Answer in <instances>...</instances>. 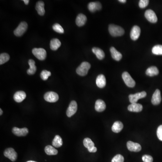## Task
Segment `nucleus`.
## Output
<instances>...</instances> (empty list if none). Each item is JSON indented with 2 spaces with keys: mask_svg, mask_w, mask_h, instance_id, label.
Returning a JSON list of instances; mask_svg holds the SVG:
<instances>
[{
  "mask_svg": "<svg viewBox=\"0 0 162 162\" xmlns=\"http://www.w3.org/2000/svg\"><path fill=\"white\" fill-rule=\"evenodd\" d=\"M109 33L113 36H119L124 34V30L123 28L114 25H110L108 27Z\"/></svg>",
  "mask_w": 162,
  "mask_h": 162,
  "instance_id": "obj_1",
  "label": "nucleus"
},
{
  "mask_svg": "<svg viewBox=\"0 0 162 162\" xmlns=\"http://www.w3.org/2000/svg\"><path fill=\"white\" fill-rule=\"evenodd\" d=\"M91 65L89 63L87 62H82L77 68V73L81 76H84L88 74Z\"/></svg>",
  "mask_w": 162,
  "mask_h": 162,
  "instance_id": "obj_2",
  "label": "nucleus"
},
{
  "mask_svg": "<svg viewBox=\"0 0 162 162\" xmlns=\"http://www.w3.org/2000/svg\"><path fill=\"white\" fill-rule=\"evenodd\" d=\"M32 53L36 58L40 60H44L47 56L46 51L42 48H35L32 50Z\"/></svg>",
  "mask_w": 162,
  "mask_h": 162,
  "instance_id": "obj_3",
  "label": "nucleus"
},
{
  "mask_svg": "<svg viewBox=\"0 0 162 162\" xmlns=\"http://www.w3.org/2000/svg\"><path fill=\"white\" fill-rule=\"evenodd\" d=\"M122 78L127 86L129 88H134L136 82L128 72H124L122 74Z\"/></svg>",
  "mask_w": 162,
  "mask_h": 162,
  "instance_id": "obj_4",
  "label": "nucleus"
},
{
  "mask_svg": "<svg viewBox=\"0 0 162 162\" xmlns=\"http://www.w3.org/2000/svg\"><path fill=\"white\" fill-rule=\"evenodd\" d=\"M27 24L26 22H22L19 24L18 27L14 31V34L17 36L23 35L27 28Z\"/></svg>",
  "mask_w": 162,
  "mask_h": 162,
  "instance_id": "obj_5",
  "label": "nucleus"
},
{
  "mask_svg": "<svg viewBox=\"0 0 162 162\" xmlns=\"http://www.w3.org/2000/svg\"><path fill=\"white\" fill-rule=\"evenodd\" d=\"M44 99L48 102L54 103L59 100V96L56 92L49 91L44 95Z\"/></svg>",
  "mask_w": 162,
  "mask_h": 162,
  "instance_id": "obj_6",
  "label": "nucleus"
},
{
  "mask_svg": "<svg viewBox=\"0 0 162 162\" xmlns=\"http://www.w3.org/2000/svg\"><path fill=\"white\" fill-rule=\"evenodd\" d=\"M146 91L138 92L135 94H130L129 96V101L132 104L137 103V101L140 99L143 98L146 96Z\"/></svg>",
  "mask_w": 162,
  "mask_h": 162,
  "instance_id": "obj_7",
  "label": "nucleus"
},
{
  "mask_svg": "<svg viewBox=\"0 0 162 162\" xmlns=\"http://www.w3.org/2000/svg\"><path fill=\"white\" fill-rule=\"evenodd\" d=\"M4 155L6 157L9 158L12 162H15L17 158V154L14 150V149L9 148L7 149L4 151Z\"/></svg>",
  "mask_w": 162,
  "mask_h": 162,
  "instance_id": "obj_8",
  "label": "nucleus"
},
{
  "mask_svg": "<svg viewBox=\"0 0 162 162\" xmlns=\"http://www.w3.org/2000/svg\"><path fill=\"white\" fill-rule=\"evenodd\" d=\"M145 17L150 23H156L158 21L157 17L155 12L152 10H146L145 14Z\"/></svg>",
  "mask_w": 162,
  "mask_h": 162,
  "instance_id": "obj_9",
  "label": "nucleus"
},
{
  "mask_svg": "<svg viewBox=\"0 0 162 162\" xmlns=\"http://www.w3.org/2000/svg\"><path fill=\"white\" fill-rule=\"evenodd\" d=\"M77 109V103L74 100H73L70 102L68 108L66 111L67 115L68 117H71V116L74 114L76 113Z\"/></svg>",
  "mask_w": 162,
  "mask_h": 162,
  "instance_id": "obj_10",
  "label": "nucleus"
},
{
  "mask_svg": "<svg viewBox=\"0 0 162 162\" xmlns=\"http://www.w3.org/2000/svg\"><path fill=\"white\" fill-rule=\"evenodd\" d=\"M127 148L130 151L132 152H138L141 150V146L139 144L131 141L127 142Z\"/></svg>",
  "mask_w": 162,
  "mask_h": 162,
  "instance_id": "obj_11",
  "label": "nucleus"
},
{
  "mask_svg": "<svg viewBox=\"0 0 162 162\" xmlns=\"http://www.w3.org/2000/svg\"><path fill=\"white\" fill-rule=\"evenodd\" d=\"M12 132L15 135L18 137H25L28 134V130L27 128L19 129L16 127H14L12 129Z\"/></svg>",
  "mask_w": 162,
  "mask_h": 162,
  "instance_id": "obj_12",
  "label": "nucleus"
},
{
  "mask_svg": "<svg viewBox=\"0 0 162 162\" xmlns=\"http://www.w3.org/2000/svg\"><path fill=\"white\" fill-rule=\"evenodd\" d=\"M140 28L138 26L135 25L132 27L130 33L131 39L133 41H136L138 39L140 36Z\"/></svg>",
  "mask_w": 162,
  "mask_h": 162,
  "instance_id": "obj_13",
  "label": "nucleus"
},
{
  "mask_svg": "<svg viewBox=\"0 0 162 162\" xmlns=\"http://www.w3.org/2000/svg\"><path fill=\"white\" fill-rule=\"evenodd\" d=\"M161 100H162V98H161V92L160 90L156 89L152 96L151 102L154 105H159L161 102Z\"/></svg>",
  "mask_w": 162,
  "mask_h": 162,
  "instance_id": "obj_14",
  "label": "nucleus"
},
{
  "mask_svg": "<svg viewBox=\"0 0 162 162\" xmlns=\"http://www.w3.org/2000/svg\"><path fill=\"white\" fill-rule=\"evenodd\" d=\"M88 8L91 12L100 10L102 8V5L99 2H91L88 5Z\"/></svg>",
  "mask_w": 162,
  "mask_h": 162,
  "instance_id": "obj_15",
  "label": "nucleus"
},
{
  "mask_svg": "<svg viewBox=\"0 0 162 162\" xmlns=\"http://www.w3.org/2000/svg\"><path fill=\"white\" fill-rule=\"evenodd\" d=\"M106 81L105 76L100 74L98 76L96 79V84L98 87L100 88H103L106 86Z\"/></svg>",
  "mask_w": 162,
  "mask_h": 162,
  "instance_id": "obj_16",
  "label": "nucleus"
},
{
  "mask_svg": "<svg viewBox=\"0 0 162 162\" xmlns=\"http://www.w3.org/2000/svg\"><path fill=\"white\" fill-rule=\"evenodd\" d=\"M26 97V94L23 91H17L14 96V99L17 103L22 102Z\"/></svg>",
  "mask_w": 162,
  "mask_h": 162,
  "instance_id": "obj_17",
  "label": "nucleus"
},
{
  "mask_svg": "<svg viewBox=\"0 0 162 162\" xmlns=\"http://www.w3.org/2000/svg\"><path fill=\"white\" fill-rule=\"evenodd\" d=\"M95 108L96 111L97 112H103L106 108V103L102 100H97L95 103Z\"/></svg>",
  "mask_w": 162,
  "mask_h": 162,
  "instance_id": "obj_18",
  "label": "nucleus"
},
{
  "mask_svg": "<svg viewBox=\"0 0 162 162\" xmlns=\"http://www.w3.org/2000/svg\"><path fill=\"white\" fill-rule=\"evenodd\" d=\"M128 110L131 112H140L143 109V106L141 104L132 103L128 106Z\"/></svg>",
  "mask_w": 162,
  "mask_h": 162,
  "instance_id": "obj_19",
  "label": "nucleus"
},
{
  "mask_svg": "<svg viewBox=\"0 0 162 162\" xmlns=\"http://www.w3.org/2000/svg\"><path fill=\"white\" fill-rule=\"evenodd\" d=\"M87 18L86 16L82 14H80L77 16L76 19V23L78 27H82L85 25Z\"/></svg>",
  "mask_w": 162,
  "mask_h": 162,
  "instance_id": "obj_20",
  "label": "nucleus"
},
{
  "mask_svg": "<svg viewBox=\"0 0 162 162\" xmlns=\"http://www.w3.org/2000/svg\"><path fill=\"white\" fill-rule=\"evenodd\" d=\"M111 56L113 59L117 61H119L122 58V55L119 51H117L114 47H111L110 49Z\"/></svg>",
  "mask_w": 162,
  "mask_h": 162,
  "instance_id": "obj_21",
  "label": "nucleus"
},
{
  "mask_svg": "<svg viewBox=\"0 0 162 162\" xmlns=\"http://www.w3.org/2000/svg\"><path fill=\"white\" fill-rule=\"evenodd\" d=\"M44 3L42 1H38L36 6V10L40 16H42L45 14V10L44 8Z\"/></svg>",
  "mask_w": 162,
  "mask_h": 162,
  "instance_id": "obj_22",
  "label": "nucleus"
},
{
  "mask_svg": "<svg viewBox=\"0 0 162 162\" xmlns=\"http://www.w3.org/2000/svg\"><path fill=\"white\" fill-rule=\"evenodd\" d=\"M123 125L122 123L120 121H116L113 124L112 127V130L115 133H119L122 130Z\"/></svg>",
  "mask_w": 162,
  "mask_h": 162,
  "instance_id": "obj_23",
  "label": "nucleus"
},
{
  "mask_svg": "<svg viewBox=\"0 0 162 162\" xmlns=\"http://www.w3.org/2000/svg\"><path fill=\"white\" fill-rule=\"evenodd\" d=\"M28 65H29V68L27 69V72L29 75H33L35 73L36 70V67L35 65V62L34 60L32 59H29L28 60Z\"/></svg>",
  "mask_w": 162,
  "mask_h": 162,
  "instance_id": "obj_24",
  "label": "nucleus"
},
{
  "mask_svg": "<svg viewBox=\"0 0 162 162\" xmlns=\"http://www.w3.org/2000/svg\"><path fill=\"white\" fill-rule=\"evenodd\" d=\"M92 52L96 55L99 59H103L105 57V54L104 51L101 49L97 48H93L92 49Z\"/></svg>",
  "mask_w": 162,
  "mask_h": 162,
  "instance_id": "obj_25",
  "label": "nucleus"
},
{
  "mask_svg": "<svg viewBox=\"0 0 162 162\" xmlns=\"http://www.w3.org/2000/svg\"><path fill=\"white\" fill-rule=\"evenodd\" d=\"M61 42L57 38H54L51 41L50 48L52 50L56 51L61 46Z\"/></svg>",
  "mask_w": 162,
  "mask_h": 162,
  "instance_id": "obj_26",
  "label": "nucleus"
},
{
  "mask_svg": "<svg viewBox=\"0 0 162 162\" xmlns=\"http://www.w3.org/2000/svg\"><path fill=\"white\" fill-rule=\"evenodd\" d=\"M159 74V71L155 66H151L147 68L146 71V74L149 76L153 77Z\"/></svg>",
  "mask_w": 162,
  "mask_h": 162,
  "instance_id": "obj_27",
  "label": "nucleus"
},
{
  "mask_svg": "<svg viewBox=\"0 0 162 162\" xmlns=\"http://www.w3.org/2000/svg\"><path fill=\"white\" fill-rule=\"evenodd\" d=\"M52 146L56 148L61 147L63 145L62 138L59 135H56L52 141Z\"/></svg>",
  "mask_w": 162,
  "mask_h": 162,
  "instance_id": "obj_28",
  "label": "nucleus"
},
{
  "mask_svg": "<svg viewBox=\"0 0 162 162\" xmlns=\"http://www.w3.org/2000/svg\"><path fill=\"white\" fill-rule=\"evenodd\" d=\"M83 145L85 147L88 148V151L95 147V144L91 139L89 138L84 139L83 140Z\"/></svg>",
  "mask_w": 162,
  "mask_h": 162,
  "instance_id": "obj_29",
  "label": "nucleus"
},
{
  "mask_svg": "<svg viewBox=\"0 0 162 162\" xmlns=\"http://www.w3.org/2000/svg\"><path fill=\"white\" fill-rule=\"evenodd\" d=\"M45 151L49 155H55L58 154V150L51 146H48L45 147Z\"/></svg>",
  "mask_w": 162,
  "mask_h": 162,
  "instance_id": "obj_30",
  "label": "nucleus"
},
{
  "mask_svg": "<svg viewBox=\"0 0 162 162\" xmlns=\"http://www.w3.org/2000/svg\"><path fill=\"white\" fill-rule=\"evenodd\" d=\"M152 53L156 55H162V45L154 46L152 50Z\"/></svg>",
  "mask_w": 162,
  "mask_h": 162,
  "instance_id": "obj_31",
  "label": "nucleus"
},
{
  "mask_svg": "<svg viewBox=\"0 0 162 162\" xmlns=\"http://www.w3.org/2000/svg\"><path fill=\"white\" fill-rule=\"evenodd\" d=\"M10 59V56L7 53H1L0 55V65H3Z\"/></svg>",
  "mask_w": 162,
  "mask_h": 162,
  "instance_id": "obj_32",
  "label": "nucleus"
},
{
  "mask_svg": "<svg viewBox=\"0 0 162 162\" xmlns=\"http://www.w3.org/2000/svg\"><path fill=\"white\" fill-rule=\"evenodd\" d=\"M52 28H53V30L57 33L62 34L64 33V30L63 27L60 25L57 24V23L54 24L52 26Z\"/></svg>",
  "mask_w": 162,
  "mask_h": 162,
  "instance_id": "obj_33",
  "label": "nucleus"
},
{
  "mask_svg": "<svg viewBox=\"0 0 162 162\" xmlns=\"http://www.w3.org/2000/svg\"><path fill=\"white\" fill-rule=\"evenodd\" d=\"M51 75V73L48 70H43L41 73V77L44 81H46L48 78Z\"/></svg>",
  "mask_w": 162,
  "mask_h": 162,
  "instance_id": "obj_34",
  "label": "nucleus"
},
{
  "mask_svg": "<svg viewBox=\"0 0 162 162\" xmlns=\"http://www.w3.org/2000/svg\"><path fill=\"white\" fill-rule=\"evenodd\" d=\"M124 161L123 156L121 155H117L113 158L111 162H123Z\"/></svg>",
  "mask_w": 162,
  "mask_h": 162,
  "instance_id": "obj_35",
  "label": "nucleus"
},
{
  "mask_svg": "<svg viewBox=\"0 0 162 162\" xmlns=\"http://www.w3.org/2000/svg\"><path fill=\"white\" fill-rule=\"evenodd\" d=\"M149 3V0H140L139 2V6L140 8H145L147 7Z\"/></svg>",
  "mask_w": 162,
  "mask_h": 162,
  "instance_id": "obj_36",
  "label": "nucleus"
},
{
  "mask_svg": "<svg viewBox=\"0 0 162 162\" xmlns=\"http://www.w3.org/2000/svg\"><path fill=\"white\" fill-rule=\"evenodd\" d=\"M142 159L144 162H153V157L149 155H144L142 157Z\"/></svg>",
  "mask_w": 162,
  "mask_h": 162,
  "instance_id": "obj_37",
  "label": "nucleus"
},
{
  "mask_svg": "<svg viewBox=\"0 0 162 162\" xmlns=\"http://www.w3.org/2000/svg\"><path fill=\"white\" fill-rule=\"evenodd\" d=\"M157 135L159 140L162 141V125H160L158 128L157 130Z\"/></svg>",
  "mask_w": 162,
  "mask_h": 162,
  "instance_id": "obj_38",
  "label": "nucleus"
},
{
  "mask_svg": "<svg viewBox=\"0 0 162 162\" xmlns=\"http://www.w3.org/2000/svg\"><path fill=\"white\" fill-rule=\"evenodd\" d=\"M24 3H25V5H28V3H29V0H24Z\"/></svg>",
  "mask_w": 162,
  "mask_h": 162,
  "instance_id": "obj_39",
  "label": "nucleus"
},
{
  "mask_svg": "<svg viewBox=\"0 0 162 162\" xmlns=\"http://www.w3.org/2000/svg\"><path fill=\"white\" fill-rule=\"evenodd\" d=\"M118 1L121 2V3H126L127 1L126 0H118Z\"/></svg>",
  "mask_w": 162,
  "mask_h": 162,
  "instance_id": "obj_40",
  "label": "nucleus"
},
{
  "mask_svg": "<svg viewBox=\"0 0 162 162\" xmlns=\"http://www.w3.org/2000/svg\"><path fill=\"white\" fill-rule=\"evenodd\" d=\"M0 111H1V113H0V115H1L2 114V113H3V111H2V109H1V108L0 109Z\"/></svg>",
  "mask_w": 162,
  "mask_h": 162,
  "instance_id": "obj_41",
  "label": "nucleus"
},
{
  "mask_svg": "<svg viewBox=\"0 0 162 162\" xmlns=\"http://www.w3.org/2000/svg\"><path fill=\"white\" fill-rule=\"evenodd\" d=\"M27 162H36V161H27Z\"/></svg>",
  "mask_w": 162,
  "mask_h": 162,
  "instance_id": "obj_42",
  "label": "nucleus"
}]
</instances>
